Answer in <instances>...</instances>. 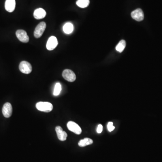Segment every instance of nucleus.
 Returning <instances> with one entry per match:
<instances>
[{
    "instance_id": "39448f33",
    "label": "nucleus",
    "mask_w": 162,
    "mask_h": 162,
    "mask_svg": "<svg viewBox=\"0 0 162 162\" xmlns=\"http://www.w3.org/2000/svg\"><path fill=\"white\" fill-rule=\"evenodd\" d=\"M16 36L18 39L23 43H27L29 40V38L27 35V33L24 30H18L16 32Z\"/></svg>"
},
{
    "instance_id": "2eb2a0df",
    "label": "nucleus",
    "mask_w": 162,
    "mask_h": 162,
    "mask_svg": "<svg viewBox=\"0 0 162 162\" xmlns=\"http://www.w3.org/2000/svg\"><path fill=\"white\" fill-rule=\"evenodd\" d=\"M89 0H78L76 4L80 8H86L89 5Z\"/></svg>"
},
{
    "instance_id": "f257e3e1",
    "label": "nucleus",
    "mask_w": 162,
    "mask_h": 162,
    "mask_svg": "<svg viewBox=\"0 0 162 162\" xmlns=\"http://www.w3.org/2000/svg\"><path fill=\"white\" fill-rule=\"evenodd\" d=\"M36 108L39 111L48 113L52 111L53 108L52 105L47 102H39L36 105Z\"/></svg>"
},
{
    "instance_id": "6ab92c4d",
    "label": "nucleus",
    "mask_w": 162,
    "mask_h": 162,
    "mask_svg": "<svg viewBox=\"0 0 162 162\" xmlns=\"http://www.w3.org/2000/svg\"><path fill=\"white\" fill-rule=\"evenodd\" d=\"M103 130V126L101 124H99L97 128V132L98 133H101Z\"/></svg>"
},
{
    "instance_id": "ddd939ff",
    "label": "nucleus",
    "mask_w": 162,
    "mask_h": 162,
    "mask_svg": "<svg viewBox=\"0 0 162 162\" xmlns=\"http://www.w3.org/2000/svg\"><path fill=\"white\" fill-rule=\"evenodd\" d=\"M93 143V140L89 138H85L84 139L81 140L78 142V146L81 147L86 146L88 145H91Z\"/></svg>"
},
{
    "instance_id": "dca6fc26",
    "label": "nucleus",
    "mask_w": 162,
    "mask_h": 162,
    "mask_svg": "<svg viewBox=\"0 0 162 162\" xmlns=\"http://www.w3.org/2000/svg\"><path fill=\"white\" fill-rule=\"evenodd\" d=\"M126 45V43L124 40L120 41L116 47V50L119 52L121 53L123 51Z\"/></svg>"
},
{
    "instance_id": "9d476101",
    "label": "nucleus",
    "mask_w": 162,
    "mask_h": 162,
    "mask_svg": "<svg viewBox=\"0 0 162 162\" xmlns=\"http://www.w3.org/2000/svg\"><path fill=\"white\" fill-rule=\"evenodd\" d=\"M56 131L59 139L61 141H65L67 139V134L65 131H63L62 128L60 126H57L56 127Z\"/></svg>"
},
{
    "instance_id": "a211bd4d",
    "label": "nucleus",
    "mask_w": 162,
    "mask_h": 162,
    "mask_svg": "<svg viewBox=\"0 0 162 162\" xmlns=\"http://www.w3.org/2000/svg\"><path fill=\"white\" fill-rule=\"evenodd\" d=\"M107 128H108V130L110 132L113 131L115 127L113 126V123L112 122H109L108 124V126H107Z\"/></svg>"
},
{
    "instance_id": "423d86ee",
    "label": "nucleus",
    "mask_w": 162,
    "mask_h": 162,
    "mask_svg": "<svg viewBox=\"0 0 162 162\" xmlns=\"http://www.w3.org/2000/svg\"><path fill=\"white\" fill-rule=\"evenodd\" d=\"M67 126L69 130L72 131L76 134L79 135L81 133L82 129L81 127L78 124H77L75 122L70 121L67 123Z\"/></svg>"
},
{
    "instance_id": "f03ea898",
    "label": "nucleus",
    "mask_w": 162,
    "mask_h": 162,
    "mask_svg": "<svg viewBox=\"0 0 162 162\" xmlns=\"http://www.w3.org/2000/svg\"><path fill=\"white\" fill-rule=\"evenodd\" d=\"M19 69L22 73L25 74H29L32 71V65L28 62L23 61L19 65Z\"/></svg>"
},
{
    "instance_id": "7ed1b4c3",
    "label": "nucleus",
    "mask_w": 162,
    "mask_h": 162,
    "mask_svg": "<svg viewBox=\"0 0 162 162\" xmlns=\"http://www.w3.org/2000/svg\"><path fill=\"white\" fill-rule=\"evenodd\" d=\"M46 27V24L44 22H42L38 24L34 30V37L37 38L41 37L45 30Z\"/></svg>"
},
{
    "instance_id": "20e7f679",
    "label": "nucleus",
    "mask_w": 162,
    "mask_h": 162,
    "mask_svg": "<svg viewBox=\"0 0 162 162\" xmlns=\"http://www.w3.org/2000/svg\"><path fill=\"white\" fill-rule=\"evenodd\" d=\"M62 76L64 79L69 82H73L76 79V76L74 72L71 70L66 69L63 72Z\"/></svg>"
},
{
    "instance_id": "f8f14e48",
    "label": "nucleus",
    "mask_w": 162,
    "mask_h": 162,
    "mask_svg": "<svg viewBox=\"0 0 162 162\" xmlns=\"http://www.w3.org/2000/svg\"><path fill=\"white\" fill-rule=\"evenodd\" d=\"M46 14V12L43 9L38 8L35 10L33 13V16L37 20H40L45 18Z\"/></svg>"
},
{
    "instance_id": "4468645a",
    "label": "nucleus",
    "mask_w": 162,
    "mask_h": 162,
    "mask_svg": "<svg viewBox=\"0 0 162 162\" xmlns=\"http://www.w3.org/2000/svg\"><path fill=\"white\" fill-rule=\"evenodd\" d=\"M74 26L71 23H67L64 25L63 30L66 34H70L73 32Z\"/></svg>"
},
{
    "instance_id": "9b49d317",
    "label": "nucleus",
    "mask_w": 162,
    "mask_h": 162,
    "mask_svg": "<svg viewBox=\"0 0 162 162\" xmlns=\"http://www.w3.org/2000/svg\"><path fill=\"white\" fill-rule=\"evenodd\" d=\"M16 1L15 0H6L5 2V9L9 12H12L16 8Z\"/></svg>"
},
{
    "instance_id": "6e6552de",
    "label": "nucleus",
    "mask_w": 162,
    "mask_h": 162,
    "mask_svg": "<svg viewBox=\"0 0 162 162\" xmlns=\"http://www.w3.org/2000/svg\"><path fill=\"white\" fill-rule=\"evenodd\" d=\"M12 105L10 103H6L2 108V114L5 118H8L12 116Z\"/></svg>"
},
{
    "instance_id": "1a4fd4ad",
    "label": "nucleus",
    "mask_w": 162,
    "mask_h": 162,
    "mask_svg": "<svg viewBox=\"0 0 162 162\" xmlns=\"http://www.w3.org/2000/svg\"><path fill=\"white\" fill-rule=\"evenodd\" d=\"M131 16L132 19L137 21H141L144 18L143 12L141 9H137L131 12Z\"/></svg>"
},
{
    "instance_id": "0eeeda50",
    "label": "nucleus",
    "mask_w": 162,
    "mask_h": 162,
    "mask_svg": "<svg viewBox=\"0 0 162 162\" xmlns=\"http://www.w3.org/2000/svg\"><path fill=\"white\" fill-rule=\"evenodd\" d=\"M58 44L57 39L56 37L51 36L49 38L46 43V48L49 50H52L56 48Z\"/></svg>"
},
{
    "instance_id": "f3484780",
    "label": "nucleus",
    "mask_w": 162,
    "mask_h": 162,
    "mask_svg": "<svg viewBox=\"0 0 162 162\" xmlns=\"http://www.w3.org/2000/svg\"><path fill=\"white\" fill-rule=\"evenodd\" d=\"M61 91V84L57 82L54 86V91L53 95L55 96H57L60 94Z\"/></svg>"
}]
</instances>
